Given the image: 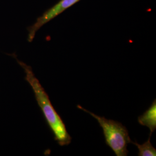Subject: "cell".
<instances>
[{
    "label": "cell",
    "instance_id": "obj_3",
    "mask_svg": "<svg viewBox=\"0 0 156 156\" xmlns=\"http://www.w3.org/2000/svg\"><path fill=\"white\" fill-rule=\"evenodd\" d=\"M80 1V0H60L55 5L45 12L42 15L37 19L33 25L28 28V42H31L33 41L37 32L45 24L50 22Z\"/></svg>",
    "mask_w": 156,
    "mask_h": 156
},
{
    "label": "cell",
    "instance_id": "obj_1",
    "mask_svg": "<svg viewBox=\"0 0 156 156\" xmlns=\"http://www.w3.org/2000/svg\"><path fill=\"white\" fill-rule=\"evenodd\" d=\"M26 74V80L33 90L36 100L44 113L46 120L55 136V140L60 146L68 145L72 138L67 132L66 125L62 118L52 106L49 98L38 79L35 77L32 68L25 63L17 60Z\"/></svg>",
    "mask_w": 156,
    "mask_h": 156
},
{
    "label": "cell",
    "instance_id": "obj_2",
    "mask_svg": "<svg viewBox=\"0 0 156 156\" xmlns=\"http://www.w3.org/2000/svg\"><path fill=\"white\" fill-rule=\"evenodd\" d=\"M78 108L91 115L97 120L102 128L106 145L111 148L116 156H127V145L131 143V140L126 127L118 122L99 116L80 105H78Z\"/></svg>",
    "mask_w": 156,
    "mask_h": 156
},
{
    "label": "cell",
    "instance_id": "obj_4",
    "mask_svg": "<svg viewBox=\"0 0 156 156\" xmlns=\"http://www.w3.org/2000/svg\"><path fill=\"white\" fill-rule=\"evenodd\" d=\"M140 125L146 126L150 129V134L155 131L156 128V100L153 102L150 108L138 119Z\"/></svg>",
    "mask_w": 156,
    "mask_h": 156
},
{
    "label": "cell",
    "instance_id": "obj_5",
    "mask_svg": "<svg viewBox=\"0 0 156 156\" xmlns=\"http://www.w3.org/2000/svg\"><path fill=\"white\" fill-rule=\"evenodd\" d=\"M151 135H149L148 140L144 144L140 145L136 142H134L131 141V143L135 145L138 149V156H156V149L152 146L151 142Z\"/></svg>",
    "mask_w": 156,
    "mask_h": 156
}]
</instances>
